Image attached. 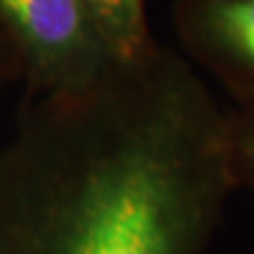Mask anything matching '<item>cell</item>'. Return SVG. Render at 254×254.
<instances>
[{"mask_svg":"<svg viewBox=\"0 0 254 254\" xmlns=\"http://www.w3.org/2000/svg\"><path fill=\"white\" fill-rule=\"evenodd\" d=\"M85 2L113 62H133L155 47L146 19V0H85Z\"/></svg>","mask_w":254,"mask_h":254,"instance_id":"277c9868","label":"cell"},{"mask_svg":"<svg viewBox=\"0 0 254 254\" xmlns=\"http://www.w3.org/2000/svg\"><path fill=\"white\" fill-rule=\"evenodd\" d=\"M6 81H13V68H11V60L9 53H6L2 41H0V89Z\"/></svg>","mask_w":254,"mask_h":254,"instance_id":"8992f818","label":"cell"},{"mask_svg":"<svg viewBox=\"0 0 254 254\" xmlns=\"http://www.w3.org/2000/svg\"><path fill=\"white\" fill-rule=\"evenodd\" d=\"M233 180L231 119L155 45L23 98L0 142V254H203Z\"/></svg>","mask_w":254,"mask_h":254,"instance_id":"6da1fadb","label":"cell"},{"mask_svg":"<svg viewBox=\"0 0 254 254\" xmlns=\"http://www.w3.org/2000/svg\"><path fill=\"white\" fill-rule=\"evenodd\" d=\"M0 41L23 98L85 89L117 64L85 0H0Z\"/></svg>","mask_w":254,"mask_h":254,"instance_id":"7a4b0ae2","label":"cell"},{"mask_svg":"<svg viewBox=\"0 0 254 254\" xmlns=\"http://www.w3.org/2000/svg\"><path fill=\"white\" fill-rule=\"evenodd\" d=\"M176 30L199 62L254 102V0H180Z\"/></svg>","mask_w":254,"mask_h":254,"instance_id":"3957f363","label":"cell"},{"mask_svg":"<svg viewBox=\"0 0 254 254\" xmlns=\"http://www.w3.org/2000/svg\"><path fill=\"white\" fill-rule=\"evenodd\" d=\"M235 178L244 176L254 185V108L231 121Z\"/></svg>","mask_w":254,"mask_h":254,"instance_id":"5b68a950","label":"cell"}]
</instances>
